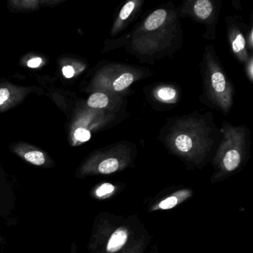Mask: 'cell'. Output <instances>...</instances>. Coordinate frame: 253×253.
Here are the masks:
<instances>
[{
	"label": "cell",
	"instance_id": "obj_1",
	"mask_svg": "<svg viewBox=\"0 0 253 253\" xmlns=\"http://www.w3.org/2000/svg\"><path fill=\"white\" fill-rule=\"evenodd\" d=\"M128 239V234L125 229L121 228L117 229L109 239L107 244V251L109 253H115L121 250Z\"/></svg>",
	"mask_w": 253,
	"mask_h": 253
},
{
	"label": "cell",
	"instance_id": "obj_2",
	"mask_svg": "<svg viewBox=\"0 0 253 253\" xmlns=\"http://www.w3.org/2000/svg\"><path fill=\"white\" fill-rule=\"evenodd\" d=\"M167 11L164 9H159L152 13L145 22V28L148 31L156 30L161 27L166 20Z\"/></svg>",
	"mask_w": 253,
	"mask_h": 253
},
{
	"label": "cell",
	"instance_id": "obj_3",
	"mask_svg": "<svg viewBox=\"0 0 253 253\" xmlns=\"http://www.w3.org/2000/svg\"><path fill=\"white\" fill-rule=\"evenodd\" d=\"M194 11L199 18L204 20L211 14L212 5L208 0H198L194 6Z\"/></svg>",
	"mask_w": 253,
	"mask_h": 253
},
{
	"label": "cell",
	"instance_id": "obj_4",
	"mask_svg": "<svg viewBox=\"0 0 253 253\" xmlns=\"http://www.w3.org/2000/svg\"><path fill=\"white\" fill-rule=\"evenodd\" d=\"M241 156L236 150H230L226 154L223 158V164L228 171H233L239 166Z\"/></svg>",
	"mask_w": 253,
	"mask_h": 253
},
{
	"label": "cell",
	"instance_id": "obj_5",
	"mask_svg": "<svg viewBox=\"0 0 253 253\" xmlns=\"http://www.w3.org/2000/svg\"><path fill=\"white\" fill-rule=\"evenodd\" d=\"M119 167V162L115 158H108L100 163L98 170L101 174H109L115 172Z\"/></svg>",
	"mask_w": 253,
	"mask_h": 253
},
{
	"label": "cell",
	"instance_id": "obj_6",
	"mask_svg": "<svg viewBox=\"0 0 253 253\" xmlns=\"http://www.w3.org/2000/svg\"><path fill=\"white\" fill-rule=\"evenodd\" d=\"M88 106L91 108H104L109 103V98L106 94L102 93H95L88 98Z\"/></svg>",
	"mask_w": 253,
	"mask_h": 253
},
{
	"label": "cell",
	"instance_id": "obj_7",
	"mask_svg": "<svg viewBox=\"0 0 253 253\" xmlns=\"http://www.w3.org/2000/svg\"><path fill=\"white\" fill-rule=\"evenodd\" d=\"M133 81H134V77L131 74H124L114 82V89L117 91H123L129 86L132 84Z\"/></svg>",
	"mask_w": 253,
	"mask_h": 253
},
{
	"label": "cell",
	"instance_id": "obj_8",
	"mask_svg": "<svg viewBox=\"0 0 253 253\" xmlns=\"http://www.w3.org/2000/svg\"><path fill=\"white\" fill-rule=\"evenodd\" d=\"M211 85L217 93L223 92L226 88V81L223 74L216 72L211 75Z\"/></svg>",
	"mask_w": 253,
	"mask_h": 253
},
{
	"label": "cell",
	"instance_id": "obj_9",
	"mask_svg": "<svg viewBox=\"0 0 253 253\" xmlns=\"http://www.w3.org/2000/svg\"><path fill=\"white\" fill-rule=\"evenodd\" d=\"M25 159L34 165L41 166L44 164L45 159L42 152L40 151H31L24 155Z\"/></svg>",
	"mask_w": 253,
	"mask_h": 253
},
{
	"label": "cell",
	"instance_id": "obj_10",
	"mask_svg": "<svg viewBox=\"0 0 253 253\" xmlns=\"http://www.w3.org/2000/svg\"><path fill=\"white\" fill-rule=\"evenodd\" d=\"M175 146L181 152H189L192 147V139L186 134L179 135L175 139Z\"/></svg>",
	"mask_w": 253,
	"mask_h": 253
},
{
	"label": "cell",
	"instance_id": "obj_11",
	"mask_svg": "<svg viewBox=\"0 0 253 253\" xmlns=\"http://www.w3.org/2000/svg\"><path fill=\"white\" fill-rule=\"evenodd\" d=\"M75 139L80 142H86L91 138V133L84 128H78L74 134Z\"/></svg>",
	"mask_w": 253,
	"mask_h": 253
},
{
	"label": "cell",
	"instance_id": "obj_12",
	"mask_svg": "<svg viewBox=\"0 0 253 253\" xmlns=\"http://www.w3.org/2000/svg\"><path fill=\"white\" fill-rule=\"evenodd\" d=\"M134 7H135V2L133 1H130V2H127L124 8L121 10V13H120V18L121 20H125L129 17L130 14L134 10Z\"/></svg>",
	"mask_w": 253,
	"mask_h": 253
},
{
	"label": "cell",
	"instance_id": "obj_13",
	"mask_svg": "<svg viewBox=\"0 0 253 253\" xmlns=\"http://www.w3.org/2000/svg\"><path fill=\"white\" fill-rule=\"evenodd\" d=\"M158 96L164 100H172L176 96V91L171 88H161L158 91Z\"/></svg>",
	"mask_w": 253,
	"mask_h": 253
},
{
	"label": "cell",
	"instance_id": "obj_14",
	"mask_svg": "<svg viewBox=\"0 0 253 253\" xmlns=\"http://www.w3.org/2000/svg\"><path fill=\"white\" fill-rule=\"evenodd\" d=\"M177 204V198H176V197L171 196L161 201V202L158 204V207H159V208L161 209V210H170V209L175 207Z\"/></svg>",
	"mask_w": 253,
	"mask_h": 253
},
{
	"label": "cell",
	"instance_id": "obj_15",
	"mask_svg": "<svg viewBox=\"0 0 253 253\" xmlns=\"http://www.w3.org/2000/svg\"><path fill=\"white\" fill-rule=\"evenodd\" d=\"M245 46V40L242 35H238L232 42V48L235 52L238 53L242 51Z\"/></svg>",
	"mask_w": 253,
	"mask_h": 253
},
{
	"label": "cell",
	"instance_id": "obj_16",
	"mask_svg": "<svg viewBox=\"0 0 253 253\" xmlns=\"http://www.w3.org/2000/svg\"><path fill=\"white\" fill-rule=\"evenodd\" d=\"M114 190H115V187L113 185L110 184V183H104L97 189L96 195L98 197H103L108 194L112 193Z\"/></svg>",
	"mask_w": 253,
	"mask_h": 253
},
{
	"label": "cell",
	"instance_id": "obj_17",
	"mask_svg": "<svg viewBox=\"0 0 253 253\" xmlns=\"http://www.w3.org/2000/svg\"><path fill=\"white\" fill-rule=\"evenodd\" d=\"M10 97V92L7 88H0V106L3 105Z\"/></svg>",
	"mask_w": 253,
	"mask_h": 253
},
{
	"label": "cell",
	"instance_id": "obj_18",
	"mask_svg": "<svg viewBox=\"0 0 253 253\" xmlns=\"http://www.w3.org/2000/svg\"><path fill=\"white\" fill-rule=\"evenodd\" d=\"M62 72L66 78H72L75 75V69L71 66H64Z\"/></svg>",
	"mask_w": 253,
	"mask_h": 253
},
{
	"label": "cell",
	"instance_id": "obj_19",
	"mask_svg": "<svg viewBox=\"0 0 253 253\" xmlns=\"http://www.w3.org/2000/svg\"><path fill=\"white\" fill-rule=\"evenodd\" d=\"M42 59L40 58V57H36V58H33L29 60V61L28 62L27 65L29 68L35 69V68L39 67L41 63H42Z\"/></svg>",
	"mask_w": 253,
	"mask_h": 253
}]
</instances>
